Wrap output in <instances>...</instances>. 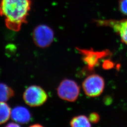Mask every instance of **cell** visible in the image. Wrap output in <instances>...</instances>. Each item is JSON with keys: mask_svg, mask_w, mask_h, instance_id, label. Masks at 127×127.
Instances as JSON below:
<instances>
[{"mask_svg": "<svg viewBox=\"0 0 127 127\" xmlns=\"http://www.w3.org/2000/svg\"><path fill=\"white\" fill-rule=\"evenodd\" d=\"M104 81L100 75L92 74L82 82V88L85 94L89 97L100 95L104 90Z\"/></svg>", "mask_w": 127, "mask_h": 127, "instance_id": "obj_4", "label": "cell"}, {"mask_svg": "<svg viewBox=\"0 0 127 127\" xmlns=\"http://www.w3.org/2000/svg\"><path fill=\"white\" fill-rule=\"evenodd\" d=\"M71 127H91V122L86 116L83 115L74 117L70 121Z\"/></svg>", "mask_w": 127, "mask_h": 127, "instance_id": "obj_10", "label": "cell"}, {"mask_svg": "<svg viewBox=\"0 0 127 127\" xmlns=\"http://www.w3.org/2000/svg\"><path fill=\"white\" fill-rule=\"evenodd\" d=\"M119 6L121 12L127 16V0H119Z\"/></svg>", "mask_w": 127, "mask_h": 127, "instance_id": "obj_12", "label": "cell"}, {"mask_svg": "<svg viewBox=\"0 0 127 127\" xmlns=\"http://www.w3.org/2000/svg\"><path fill=\"white\" fill-rule=\"evenodd\" d=\"M48 95L45 90L38 85L28 87L23 93L24 101L28 106L35 107L44 104Z\"/></svg>", "mask_w": 127, "mask_h": 127, "instance_id": "obj_2", "label": "cell"}, {"mask_svg": "<svg viewBox=\"0 0 127 127\" xmlns=\"http://www.w3.org/2000/svg\"><path fill=\"white\" fill-rule=\"evenodd\" d=\"M114 66V63L109 60H105L103 64V67L105 69H110L113 68Z\"/></svg>", "mask_w": 127, "mask_h": 127, "instance_id": "obj_14", "label": "cell"}, {"mask_svg": "<svg viewBox=\"0 0 127 127\" xmlns=\"http://www.w3.org/2000/svg\"><path fill=\"white\" fill-rule=\"evenodd\" d=\"M29 127H44L42 125L40 124H34L30 126Z\"/></svg>", "mask_w": 127, "mask_h": 127, "instance_id": "obj_16", "label": "cell"}, {"mask_svg": "<svg viewBox=\"0 0 127 127\" xmlns=\"http://www.w3.org/2000/svg\"><path fill=\"white\" fill-rule=\"evenodd\" d=\"M97 25L109 27L113 28L121 37L123 43L127 45V19L122 20H96Z\"/></svg>", "mask_w": 127, "mask_h": 127, "instance_id": "obj_7", "label": "cell"}, {"mask_svg": "<svg viewBox=\"0 0 127 127\" xmlns=\"http://www.w3.org/2000/svg\"><path fill=\"white\" fill-rule=\"evenodd\" d=\"M11 111L9 105L6 102H0V125L6 123L9 120Z\"/></svg>", "mask_w": 127, "mask_h": 127, "instance_id": "obj_11", "label": "cell"}, {"mask_svg": "<svg viewBox=\"0 0 127 127\" xmlns=\"http://www.w3.org/2000/svg\"><path fill=\"white\" fill-rule=\"evenodd\" d=\"M89 119L91 123H96L99 122L100 120V117L97 113H92L90 114Z\"/></svg>", "mask_w": 127, "mask_h": 127, "instance_id": "obj_13", "label": "cell"}, {"mask_svg": "<svg viewBox=\"0 0 127 127\" xmlns=\"http://www.w3.org/2000/svg\"><path fill=\"white\" fill-rule=\"evenodd\" d=\"M15 95L13 89L4 83H0V102H6Z\"/></svg>", "mask_w": 127, "mask_h": 127, "instance_id": "obj_9", "label": "cell"}, {"mask_svg": "<svg viewBox=\"0 0 127 127\" xmlns=\"http://www.w3.org/2000/svg\"><path fill=\"white\" fill-rule=\"evenodd\" d=\"M10 117L15 123L25 124L30 122L32 115L30 111L26 107L18 106L11 110Z\"/></svg>", "mask_w": 127, "mask_h": 127, "instance_id": "obj_8", "label": "cell"}, {"mask_svg": "<svg viewBox=\"0 0 127 127\" xmlns=\"http://www.w3.org/2000/svg\"><path fill=\"white\" fill-rule=\"evenodd\" d=\"M31 0H0V15L5 18L10 30L18 32L27 18L31 7Z\"/></svg>", "mask_w": 127, "mask_h": 127, "instance_id": "obj_1", "label": "cell"}, {"mask_svg": "<svg viewBox=\"0 0 127 127\" xmlns=\"http://www.w3.org/2000/svg\"><path fill=\"white\" fill-rule=\"evenodd\" d=\"M32 37L37 46L41 48H45L50 46L53 41L54 33L49 26L40 25L34 29Z\"/></svg>", "mask_w": 127, "mask_h": 127, "instance_id": "obj_5", "label": "cell"}, {"mask_svg": "<svg viewBox=\"0 0 127 127\" xmlns=\"http://www.w3.org/2000/svg\"><path fill=\"white\" fill-rule=\"evenodd\" d=\"M5 127H21L18 123H8Z\"/></svg>", "mask_w": 127, "mask_h": 127, "instance_id": "obj_15", "label": "cell"}, {"mask_svg": "<svg viewBox=\"0 0 127 127\" xmlns=\"http://www.w3.org/2000/svg\"><path fill=\"white\" fill-rule=\"evenodd\" d=\"M58 95L62 100L73 102L77 100L80 92V87L73 80L65 79L62 80L58 87Z\"/></svg>", "mask_w": 127, "mask_h": 127, "instance_id": "obj_3", "label": "cell"}, {"mask_svg": "<svg viewBox=\"0 0 127 127\" xmlns=\"http://www.w3.org/2000/svg\"><path fill=\"white\" fill-rule=\"evenodd\" d=\"M78 50L82 55V60L85 63L88 71H92L94 68L99 63L100 59L106 57L110 54L108 50L102 51H95L92 50H85L77 49Z\"/></svg>", "mask_w": 127, "mask_h": 127, "instance_id": "obj_6", "label": "cell"}]
</instances>
